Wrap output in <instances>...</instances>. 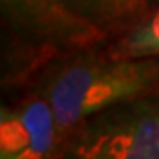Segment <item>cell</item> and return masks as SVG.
Wrapping results in <instances>:
<instances>
[{
	"mask_svg": "<svg viewBox=\"0 0 159 159\" xmlns=\"http://www.w3.org/2000/svg\"><path fill=\"white\" fill-rule=\"evenodd\" d=\"M50 2V12H51V16H48L50 18V27H53L55 25V16L53 14H58V9H60V0H48Z\"/></svg>",
	"mask_w": 159,
	"mask_h": 159,
	"instance_id": "5",
	"label": "cell"
},
{
	"mask_svg": "<svg viewBox=\"0 0 159 159\" xmlns=\"http://www.w3.org/2000/svg\"><path fill=\"white\" fill-rule=\"evenodd\" d=\"M41 89L62 140L96 111L159 94V57H76L50 71Z\"/></svg>",
	"mask_w": 159,
	"mask_h": 159,
	"instance_id": "1",
	"label": "cell"
},
{
	"mask_svg": "<svg viewBox=\"0 0 159 159\" xmlns=\"http://www.w3.org/2000/svg\"><path fill=\"white\" fill-rule=\"evenodd\" d=\"M53 159H159V94L89 115L60 140Z\"/></svg>",
	"mask_w": 159,
	"mask_h": 159,
	"instance_id": "2",
	"label": "cell"
},
{
	"mask_svg": "<svg viewBox=\"0 0 159 159\" xmlns=\"http://www.w3.org/2000/svg\"><path fill=\"white\" fill-rule=\"evenodd\" d=\"M58 143L57 119L43 89L2 108L0 159H53Z\"/></svg>",
	"mask_w": 159,
	"mask_h": 159,
	"instance_id": "3",
	"label": "cell"
},
{
	"mask_svg": "<svg viewBox=\"0 0 159 159\" xmlns=\"http://www.w3.org/2000/svg\"><path fill=\"white\" fill-rule=\"evenodd\" d=\"M119 55L159 57V11L136 27L120 43Z\"/></svg>",
	"mask_w": 159,
	"mask_h": 159,
	"instance_id": "4",
	"label": "cell"
}]
</instances>
